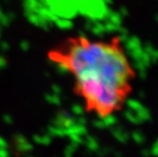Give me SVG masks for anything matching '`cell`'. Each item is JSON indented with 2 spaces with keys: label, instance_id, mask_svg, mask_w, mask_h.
Instances as JSON below:
<instances>
[{
  "label": "cell",
  "instance_id": "1",
  "mask_svg": "<svg viewBox=\"0 0 158 157\" xmlns=\"http://www.w3.org/2000/svg\"><path fill=\"white\" fill-rule=\"evenodd\" d=\"M48 58L72 76L83 108L98 118L117 115L133 93L136 73L118 36H70L48 52Z\"/></svg>",
  "mask_w": 158,
  "mask_h": 157
}]
</instances>
